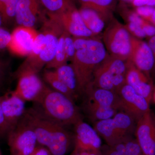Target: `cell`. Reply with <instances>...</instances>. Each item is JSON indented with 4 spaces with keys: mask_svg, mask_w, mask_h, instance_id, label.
Segmentation results:
<instances>
[{
    "mask_svg": "<svg viewBox=\"0 0 155 155\" xmlns=\"http://www.w3.org/2000/svg\"><path fill=\"white\" fill-rule=\"evenodd\" d=\"M84 95L85 97V100L101 107L121 111L120 98L115 92L95 87L91 83L86 88Z\"/></svg>",
    "mask_w": 155,
    "mask_h": 155,
    "instance_id": "e0dca14e",
    "label": "cell"
},
{
    "mask_svg": "<svg viewBox=\"0 0 155 155\" xmlns=\"http://www.w3.org/2000/svg\"><path fill=\"white\" fill-rule=\"evenodd\" d=\"M13 76L18 79L14 92L25 101L37 102L46 86L39 77L38 73L25 71L13 73Z\"/></svg>",
    "mask_w": 155,
    "mask_h": 155,
    "instance_id": "9c48e42d",
    "label": "cell"
},
{
    "mask_svg": "<svg viewBox=\"0 0 155 155\" xmlns=\"http://www.w3.org/2000/svg\"><path fill=\"white\" fill-rule=\"evenodd\" d=\"M155 9L154 7L150 6H142L137 8L136 13L145 20H147L153 15Z\"/></svg>",
    "mask_w": 155,
    "mask_h": 155,
    "instance_id": "836d02e7",
    "label": "cell"
},
{
    "mask_svg": "<svg viewBox=\"0 0 155 155\" xmlns=\"http://www.w3.org/2000/svg\"><path fill=\"white\" fill-rule=\"evenodd\" d=\"M55 72L59 78L74 95L75 99L78 97L77 78L72 64H66L57 68Z\"/></svg>",
    "mask_w": 155,
    "mask_h": 155,
    "instance_id": "44dd1931",
    "label": "cell"
},
{
    "mask_svg": "<svg viewBox=\"0 0 155 155\" xmlns=\"http://www.w3.org/2000/svg\"><path fill=\"white\" fill-rule=\"evenodd\" d=\"M68 1H69V2H71L73 3V0H68Z\"/></svg>",
    "mask_w": 155,
    "mask_h": 155,
    "instance_id": "bcb514c9",
    "label": "cell"
},
{
    "mask_svg": "<svg viewBox=\"0 0 155 155\" xmlns=\"http://www.w3.org/2000/svg\"><path fill=\"white\" fill-rule=\"evenodd\" d=\"M11 130L4 117L0 101V140L7 138Z\"/></svg>",
    "mask_w": 155,
    "mask_h": 155,
    "instance_id": "1f68e13d",
    "label": "cell"
},
{
    "mask_svg": "<svg viewBox=\"0 0 155 155\" xmlns=\"http://www.w3.org/2000/svg\"><path fill=\"white\" fill-rule=\"evenodd\" d=\"M148 0H133V4L134 5L137 7L142 6H147Z\"/></svg>",
    "mask_w": 155,
    "mask_h": 155,
    "instance_id": "ab89813d",
    "label": "cell"
},
{
    "mask_svg": "<svg viewBox=\"0 0 155 155\" xmlns=\"http://www.w3.org/2000/svg\"><path fill=\"white\" fill-rule=\"evenodd\" d=\"M35 104L47 117L63 127L74 126L82 120L74 101L47 86Z\"/></svg>",
    "mask_w": 155,
    "mask_h": 155,
    "instance_id": "3957f363",
    "label": "cell"
},
{
    "mask_svg": "<svg viewBox=\"0 0 155 155\" xmlns=\"http://www.w3.org/2000/svg\"><path fill=\"white\" fill-rule=\"evenodd\" d=\"M147 21H150L151 23H152L153 25L155 26V9L153 13V15H152L151 17H150L149 19H148Z\"/></svg>",
    "mask_w": 155,
    "mask_h": 155,
    "instance_id": "60d3db41",
    "label": "cell"
},
{
    "mask_svg": "<svg viewBox=\"0 0 155 155\" xmlns=\"http://www.w3.org/2000/svg\"><path fill=\"white\" fill-rule=\"evenodd\" d=\"M0 101L6 122L12 130L25 114V101L11 91L0 96Z\"/></svg>",
    "mask_w": 155,
    "mask_h": 155,
    "instance_id": "7c38bea8",
    "label": "cell"
},
{
    "mask_svg": "<svg viewBox=\"0 0 155 155\" xmlns=\"http://www.w3.org/2000/svg\"><path fill=\"white\" fill-rule=\"evenodd\" d=\"M4 24L3 23L2 17V15L0 14V28L2 27V25Z\"/></svg>",
    "mask_w": 155,
    "mask_h": 155,
    "instance_id": "f6af8a7d",
    "label": "cell"
},
{
    "mask_svg": "<svg viewBox=\"0 0 155 155\" xmlns=\"http://www.w3.org/2000/svg\"><path fill=\"white\" fill-rule=\"evenodd\" d=\"M114 0H78L81 8H87L96 11L104 17Z\"/></svg>",
    "mask_w": 155,
    "mask_h": 155,
    "instance_id": "d4e9b609",
    "label": "cell"
},
{
    "mask_svg": "<svg viewBox=\"0 0 155 155\" xmlns=\"http://www.w3.org/2000/svg\"><path fill=\"white\" fill-rule=\"evenodd\" d=\"M19 0H8L1 14L4 24H9L15 20L16 9Z\"/></svg>",
    "mask_w": 155,
    "mask_h": 155,
    "instance_id": "4316f807",
    "label": "cell"
},
{
    "mask_svg": "<svg viewBox=\"0 0 155 155\" xmlns=\"http://www.w3.org/2000/svg\"><path fill=\"white\" fill-rule=\"evenodd\" d=\"M29 155H53L47 148L38 144Z\"/></svg>",
    "mask_w": 155,
    "mask_h": 155,
    "instance_id": "d590c367",
    "label": "cell"
},
{
    "mask_svg": "<svg viewBox=\"0 0 155 155\" xmlns=\"http://www.w3.org/2000/svg\"><path fill=\"white\" fill-rule=\"evenodd\" d=\"M84 108L88 118L94 123L113 118L119 111L115 109L102 107L86 100L84 101Z\"/></svg>",
    "mask_w": 155,
    "mask_h": 155,
    "instance_id": "ffe728a7",
    "label": "cell"
},
{
    "mask_svg": "<svg viewBox=\"0 0 155 155\" xmlns=\"http://www.w3.org/2000/svg\"><path fill=\"white\" fill-rule=\"evenodd\" d=\"M50 18L62 26L64 30L75 37L91 38L94 35L84 22L79 10L74 5L59 14L48 13Z\"/></svg>",
    "mask_w": 155,
    "mask_h": 155,
    "instance_id": "52a82bcc",
    "label": "cell"
},
{
    "mask_svg": "<svg viewBox=\"0 0 155 155\" xmlns=\"http://www.w3.org/2000/svg\"><path fill=\"white\" fill-rule=\"evenodd\" d=\"M76 52L72 60L78 84V93L84 95L92 82L95 70L109 57L102 41L93 38L74 37Z\"/></svg>",
    "mask_w": 155,
    "mask_h": 155,
    "instance_id": "7a4b0ae2",
    "label": "cell"
},
{
    "mask_svg": "<svg viewBox=\"0 0 155 155\" xmlns=\"http://www.w3.org/2000/svg\"><path fill=\"white\" fill-rule=\"evenodd\" d=\"M40 2L51 14H59L73 5L68 0H39Z\"/></svg>",
    "mask_w": 155,
    "mask_h": 155,
    "instance_id": "484cf974",
    "label": "cell"
},
{
    "mask_svg": "<svg viewBox=\"0 0 155 155\" xmlns=\"http://www.w3.org/2000/svg\"><path fill=\"white\" fill-rule=\"evenodd\" d=\"M93 127L109 146L124 142L132 137L113 117L94 122Z\"/></svg>",
    "mask_w": 155,
    "mask_h": 155,
    "instance_id": "5bb4252c",
    "label": "cell"
},
{
    "mask_svg": "<svg viewBox=\"0 0 155 155\" xmlns=\"http://www.w3.org/2000/svg\"><path fill=\"white\" fill-rule=\"evenodd\" d=\"M44 79L55 91L67 96L73 101L75 98L65 84L59 78L54 71L46 70L43 75Z\"/></svg>",
    "mask_w": 155,
    "mask_h": 155,
    "instance_id": "7402d4cb",
    "label": "cell"
},
{
    "mask_svg": "<svg viewBox=\"0 0 155 155\" xmlns=\"http://www.w3.org/2000/svg\"><path fill=\"white\" fill-rule=\"evenodd\" d=\"M64 47L68 61H72L75 56L76 50L74 45V40L71 35L64 31Z\"/></svg>",
    "mask_w": 155,
    "mask_h": 155,
    "instance_id": "f1b7e54d",
    "label": "cell"
},
{
    "mask_svg": "<svg viewBox=\"0 0 155 155\" xmlns=\"http://www.w3.org/2000/svg\"><path fill=\"white\" fill-rule=\"evenodd\" d=\"M116 93L121 101V111L130 115L136 122L150 110L147 101L126 83Z\"/></svg>",
    "mask_w": 155,
    "mask_h": 155,
    "instance_id": "ba28073f",
    "label": "cell"
},
{
    "mask_svg": "<svg viewBox=\"0 0 155 155\" xmlns=\"http://www.w3.org/2000/svg\"><path fill=\"white\" fill-rule=\"evenodd\" d=\"M0 155H2V154H1V151H0Z\"/></svg>",
    "mask_w": 155,
    "mask_h": 155,
    "instance_id": "7dc6e473",
    "label": "cell"
},
{
    "mask_svg": "<svg viewBox=\"0 0 155 155\" xmlns=\"http://www.w3.org/2000/svg\"><path fill=\"white\" fill-rule=\"evenodd\" d=\"M13 77L10 61L0 58V96L9 91Z\"/></svg>",
    "mask_w": 155,
    "mask_h": 155,
    "instance_id": "603a6c76",
    "label": "cell"
},
{
    "mask_svg": "<svg viewBox=\"0 0 155 155\" xmlns=\"http://www.w3.org/2000/svg\"><path fill=\"white\" fill-rule=\"evenodd\" d=\"M23 117L33 128L38 143L53 155H65L74 143V136L45 115L36 105L26 109Z\"/></svg>",
    "mask_w": 155,
    "mask_h": 155,
    "instance_id": "6da1fadb",
    "label": "cell"
},
{
    "mask_svg": "<svg viewBox=\"0 0 155 155\" xmlns=\"http://www.w3.org/2000/svg\"><path fill=\"white\" fill-rule=\"evenodd\" d=\"M127 21L128 22H133L141 25L142 27L146 20L139 16L136 13L131 12L127 14Z\"/></svg>",
    "mask_w": 155,
    "mask_h": 155,
    "instance_id": "e575fe53",
    "label": "cell"
},
{
    "mask_svg": "<svg viewBox=\"0 0 155 155\" xmlns=\"http://www.w3.org/2000/svg\"><path fill=\"white\" fill-rule=\"evenodd\" d=\"M143 29L146 36L153 37L155 35V26L145 21L142 26Z\"/></svg>",
    "mask_w": 155,
    "mask_h": 155,
    "instance_id": "8d00e7d4",
    "label": "cell"
},
{
    "mask_svg": "<svg viewBox=\"0 0 155 155\" xmlns=\"http://www.w3.org/2000/svg\"><path fill=\"white\" fill-rule=\"evenodd\" d=\"M125 27L129 32L130 31L137 37L143 38L146 36L141 25L133 22H128Z\"/></svg>",
    "mask_w": 155,
    "mask_h": 155,
    "instance_id": "d6a6232c",
    "label": "cell"
},
{
    "mask_svg": "<svg viewBox=\"0 0 155 155\" xmlns=\"http://www.w3.org/2000/svg\"><path fill=\"white\" fill-rule=\"evenodd\" d=\"M39 0H19L15 21L19 26L33 28L40 12Z\"/></svg>",
    "mask_w": 155,
    "mask_h": 155,
    "instance_id": "ac0fdd59",
    "label": "cell"
},
{
    "mask_svg": "<svg viewBox=\"0 0 155 155\" xmlns=\"http://www.w3.org/2000/svg\"><path fill=\"white\" fill-rule=\"evenodd\" d=\"M8 0H0V14Z\"/></svg>",
    "mask_w": 155,
    "mask_h": 155,
    "instance_id": "b9f144b4",
    "label": "cell"
},
{
    "mask_svg": "<svg viewBox=\"0 0 155 155\" xmlns=\"http://www.w3.org/2000/svg\"><path fill=\"white\" fill-rule=\"evenodd\" d=\"M7 139L10 155H29L38 143L35 132L23 116Z\"/></svg>",
    "mask_w": 155,
    "mask_h": 155,
    "instance_id": "8992f818",
    "label": "cell"
},
{
    "mask_svg": "<svg viewBox=\"0 0 155 155\" xmlns=\"http://www.w3.org/2000/svg\"><path fill=\"white\" fill-rule=\"evenodd\" d=\"M12 35L5 28H0V53L8 48L11 41Z\"/></svg>",
    "mask_w": 155,
    "mask_h": 155,
    "instance_id": "4dcf8cb0",
    "label": "cell"
},
{
    "mask_svg": "<svg viewBox=\"0 0 155 155\" xmlns=\"http://www.w3.org/2000/svg\"><path fill=\"white\" fill-rule=\"evenodd\" d=\"M81 15L87 28L94 35L101 33L105 27L104 18L96 11L87 8H81Z\"/></svg>",
    "mask_w": 155,
    "mask_h": 155,
    "instance_id": "d6986e66",
    "label": "cell"
},
{
    "mask_svg": "<svg viewBox=\"0 0 155 155\" xmlns=\"http://www.w3.org/2000/svg\"><path fill=\"white\" fill-rule=\"evenodd\" d=\"M127 61L150 78V73L154 64L152 51L147 43L132 37V46Z\"/></svg>",
    "mask_w": 155,
    "mask_h": 155,
    "instance_id": "4fadbf2b",
    "label": "cell"
},
{
    "mask_svg": "<svg viewBox=\"0 0 155 155\" xmlns=\"http://www.w3.org/2000/svg\"><path fill=\"white\" fill-rule=\"evenodd\" d=\"M38 33L33 28L18 26L11 33L9 49L17 55H29Z\"/></svg>",
    "mask_w": 155,
    "mask_h": 155,
    "instance_id": "9a60e30c",
    "label": "cell"
},
{
    "mask_svg": "<svg viewBox=\"0 0 155 155\" xmlns=\"http://www.w3.org/2000/svg\"><path fill=\"white\" fill-rule=\"evenodd\" d=\"M125 79L127 84L150 104L154 86L150 78L128 61H127Z\"/></svg>",
    "mask_w": 155,
    "mask_h": 155,
    "instance_id": "2e32d148",
    "label": "cell"
},
{
    "mask_svg": "<svg viewBox=\"0 0 155 155\" xmlns=\"http://www.w3.org/2000/svg\"><path fill=\"white\" fill-rule=\"evenodd\" d=\"M148 44L149 45L152 51L153 55L154 57V67L153 70L155 73V36L152 37L149 40Z\"/></svg>",
    "mask_w": 155,
    "mask_h": 155,
    "instance_id": "f35d334b",
    "label": "cell"
},
{
    "mask_svg": "<svg viewBox=\"0 0 155 155\" xmlns=\"http://www.w3.org/2000/svg\"><path fill=\"white\" fill-rule=\"evenodd\" d=\"M136 139L144 155H155V118L151 110L136 122Z\"/></svg>",
    "mask_w": 155,
    "mask_h": 155,
    "instance_id": "30bf717a",
    "label": "cell"
},
{
    "mask_svg": "<svg viewBox=\"0 0 155 155\" xmlns=\"http://www.w3.org/2000/svg\"><path fill=\"white\" fill-rule=\"evenodd\" d=\"M70 155H103L102 153L96 152L92 151L74 149Z\"/></svg>",
    "mask_w": 155,
    "mask_h": 155,
    "instance_id": "74e56055",
    "label": "cell"
},
{
    "mask_svg": "<svg viewBox=\"0 0 155 155\" xmlns=\"http://www.w3.org/2000/svg\"><path fill=\"white\" fill-rule=\"evenodd\" d=\"M74 127V149L102 153L101 137L94 127L82 120Z\"/></svg>",
    "mask_w": 155,
    "mask_h": 155,
    "instance_id": "8fae6325",
    "label": "cell"
},
{
    "mask_svg": "<svg viewBox=\"0 0 155 155\" xmlns=\"http://www.w3.org/2000/svg\"><path fill=\"white\" fill-rule=\"evenodd\" d=\"M125 155H144L136 139L130 137L124 142Z\"/></svg>",
    "mask_w": 155,
    "mask_h": 155,
    "instance_id": "83f0119b",
    "label": "cell"
},
{
    "mask_svg": "<svg viewBox=\"0 0 155 155\" xmlns=\"http://www.w3.org/2000/svg\"><path fill=\"white\" fill-rule=\"evenodd\" d=\"M103 155H125V148L124 142L120 143L113 146L107 145L102 147Z\"/></svg>",
    "mask_w": 155,
    "mask_h": 155,
    "instance_id": "f546056e",
    "label": "cell"
},
{
    "mask_svg": "<svg viewBox=\"0 0 155 155\" xmlns=\"http://www.w3.org/2000/svg\"><path fill=\"white\" fill-rule=\"evenodd\" d=\"M45 24V39L40 54L32 63L26 67H19L15 73L29 71L38 73L43 67L53 60L58 48L59 37L64 30L59 23L51 18Z\"/></svg>",
    "mask_w": 155,
    "mask_h": 155,
    "instance_id": "277c9868",
    "label": "cell"
},
{
    "mask_svg": "<svg viewBox=\"0 0 155 155\" xmlns=\"http://www.w3.org/2000/svg\"><path fill=\"white\" fill-rule=\"evenodd\" d=\"M147 6L153 7L155 6V0H148Z\"/></svg>",
    "mask_w": 155,
    "mask_h": 155,
    "instance_id": "7bdbcfd3",
    "label": "cell"
},
{
    "mask_svg": "<svg viewBox=\"0 0 155 155\" xmlns=\"http://www.w3.org/2000/svg\"><path fill=\"white\" fill-rule=\"evenodd\" d=\"M151 102L155 104V85H154L153 89Z\"/></svg>",
    "mask_w": 155,
    "mask_h": 155,
    "instance_id": "ee69618b",
    "label": "cell"
},
{
    "mask_svg": "<svg viewBox=\"0 0 155 155\" xmlns=\"http://www.w3.org/2000/svg\"><path fill=\"white\" fill-rule=\"evenodd\" d=\"M103 43L111 57L127 61L132 46V37L125 26L116 22L109 26L103 35Z\"/></svg>",
    "mask_w": 155,
    "mask_h": 155,
    "instance_id": "5b68a950",
    "label": "cell"
},
{
    "mask_svg": "<svg viewBox=\"0 0 155 155\" xmlns=\"http://www.w3.org/2000/svg\"><path fill=\"white\" fill-rule=\"evenodd\" d=\"M68 61L64 47V31L59 38L58 48L51 62L46 65V69H56L61 66L67 64Z\"/></svg>",
    "mask_w": 155,
    "mask_h": 155,
    "instance_id": "cb8c5ba5",
    "label": "cell"
}]
</instances>
